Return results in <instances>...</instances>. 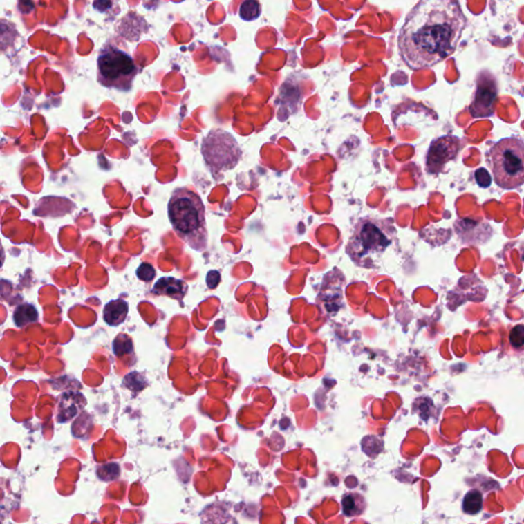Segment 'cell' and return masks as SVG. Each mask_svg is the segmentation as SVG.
Instances as JSON below:
<instances>
[{
  "label": "cell",
  "instance_id": "5b68a950",
  "mask_svg": "<svg viewBox=\"0 0 524 524\" xmlns=\"http://www.w3.org/2000/svg\"><path fill=\"white\" fill-rule=\"evenodd\" d=\"M138 73L135 64L129 53L108 44L97 59V79L103 86L127 91Z\"/></svg>",
  "mask_w": 524,
  "mask_h": 524
},
{
  "label": "cell",
  "instance_id": "4fadbf2b",
  "mask_svg": "<svg viewBox=\"0 0 524 524\" xmlns=\"http://www.w3.org/2000/svg\"><path fill=\"white\" fill-rule=\"evenodd\" d=\"M261 4L257 0H245L240 6L238 15L244 21H254L261 16Z\"/></svg>",
  "mask_w": 524,
  "mask_h": 524
},
{
  "label": "cell",
  "instance_id": "9c48e42d",
  "mask_svg": "<svg viewBox=\"0 0 524 524\" xmlns=\"http://www.w3.org/2000/svg\"><path fill=\"white\" fill-rule=\"evenodd\" d=\"M129 303L124 300H112L104 308V319L108 325L119 326L127 319Z\"/></svg>",
  "mask_w": 524,
  "mask_h": 524
},
{
  "label": "cell",
  "instance_id": "7a4b0ae2",
  "mask_svg": "<svg viewBox=\"0 0 524 524\" xmlns=\"http://www.w3.org/2000/svg\"><path fill=\"white\" fill-rule=\"evenodd\" d=\"M168 216L176 235L194 250H205L208 234L205 206L201 198L187 187L174 189L168 203Z\"/></svg>",
  "mask_w": 524,
  "mask_h": 524
},
{
  "label": "cell",
  "instance_id": "ac0fdd59",
  "mask_svg": "<svg viewBox=\"0 0 524 524\" xmlns=\"http://www.w3.org/2000/svg\"><path fill=\"white\" fill-rule=\"evenodd\" d=\"M510 343L516 348L524 346V326H516L510 333Z\"/></svg>",
  "mask_w": 524,
  "mask_h": 524
},
{
  "label": "cell",
  "instance_id": "3957f363",
  "mask_svg": "<svg viewBox=\"0 0 524 524\" xmlns=\"http://www.w3.org/2000/svg\"><path fill=\"white\" fill-rule=\"evenodd\" d=\"M389 225L373 219H362L347 245V253L357 265L373 268L391 243Z\"/></svg>",
  "mask_w": 524,
  "mask_h": 524
},
{
  "label": "cell",
  "instance_id": "d6986e66",
  "mask_svg": "<svg viewBox=\"0 0 524 524\" xmlns=\"http://www.w3.org/2000/svg\"><path fill=\"white\" fill-rule=\"evenodd\" d=\"M475 180L477 185L481 187H489L492 184V178L485 168H479L475 171Z\"/></svg>",
  "mask_w": 524,
  "mask_h": 524
},
{
  "label": "cell",
  "instance_id": "9a60e30c",
  "mask_svg": "<svg viewBox=\"0 0 524 524\" xmlns=\"http://www.w3.org/2000/svg\"><path fill=\"white\" fill-rule=\"evenodd\" d=\"M120 474V468L118 464L110 463L101 466L97 469V476L104 481L115 480Z\"/></svg>",
  "mask_w": 524,
  "mask_h": 524
},
{
  "label": "cell",
  "instance_id": "52a82bcc",
  "mask_svg": "<svg viewBox=\"0 0 524 524\" xmlns=\"http://www.w3.org/2000/svg\"><path fill=\"white\" fill-rule=\"evenodd\" d=\"M460 142L451 135L442 136L432 142L427 154V169L431 174H438L447 162L455 159L459 152Z\"/></svg>",
  "mask_w": 524,
  "mask_h": 524
},
{
  "label": "cell",
  "instance_id": "7c38bea8",
  "mask_svg": "<svg viewBox=\"0 0 524 524\" xmlns=\"http://www.w3.org/2000/svg\"><path fill=\"white\" fill-rule=\"evenodd\" d=\"M483 509V496L479 492L470 491L463 500V510L467 514L473 515L480 512Z\"/></svg>",
  "mask_w": 524,
  "mask_h": 524
},
{
  "label": "cell",
  "instance_id": "277c9868",
  "mask_svg": "<svg viewBox=\"0 0 524 524\" xmlns=\"http://www.w3.org/2000/svg\"><path fill=\"white\" fill-rule=\"evenodd\" d=\"M494 178L498 187L513 189L524 184V142L503 138L491 150Z\"/></svg>",
  "mask_w": 524,
  "mask_h": 524
},
{
  "label": "cell",
  "instance_id": "6da1fadb",
  "mask_svg": "<svg viewBox=\"0 0 524 524\" xmlns=\"http://www.w3.org/2000/svg\"><path fill=\"white\" fill-rule=\"evenodd\" d=\"M465 27L458 0H420L398 36L402 59L412 70L433 67L453 55Z\"/></svg>",
  "mask_w": 524,
  "mask_h": 524
},
{
  "label": "cell",
  "instance_id": "8992f818",
  "mask_svg": "<svg viewBox=\"0 0 524 524\" xmlns=\"http://www.w3.org/2000/svg\"><path fill=\"white\" fill-rule=\"evenodd\" d=\"M202 154L211 170L216 172L235 167L241 158V150L231 134L212 131L204 138Z\"/></svg>",
  "mask_w": 524,
  "mask_h": 524
},
{
  "label": "cell",
  "instance_id": "2e32d148",
  "mask_svg": "<svg viewBox=\"0 0 524 524\" xmlns=\"http://www.w3.org/2000/svg\"><path fill=\"white\" fill-rule=\"evenodd\" d=\"M125 386L129 387L132 391H140L147 386L146 380L142 375L138 372L131 373L124 378Z\"/></svg>",
  "mask_w": 524,
  "mask_h": 524
},
{
  "label": "cell",
  "instance_id": "ffe728a7",
  "mask_svg": "<svg viewBox=\"0 0 524 524\" xmlns=\"http://www.w3.org/2000/svg\"><path fill=\"white\" fill-rule=\"evenodd\" d=\"M221 281V274L216 270H211L207 274V285L209 288L213 289L218 285Z\"/></svg>",
  "mask_w": 524,
  "mask_h": 524
},
{
  "label": "cell",
  "instance_id": "30bf717a",
  "mask_svg": "<svg viewBox=\"0 0 524 524\" xmlns=\"http://www.w3.org/2000/svg\"><path fill=\"white\" fill-rule=\"evenodd\" d=\"M365 508V500L359 494H347L342 498V510L346 516L362 514Z\"/></svg>",
  "mask_w": 524,
  "mask_h": 524
},
{
  "label": "cell",
  "instance_id": "8fae6325",
  "mask_svg": "<svg viewBox=\"0 0 524 524\" xmlns=\"http://www.w3.org/2000/svg\"><path fill=\"white\" fill-rule=\"evenodd\" d=\"M37 319V310L32 304H21L15 310L14 321L19 328L24 327V326L29 325V324L35 323Z\"/></svg>",
  "mask_w": 524,
  "mask_h": 524
},
{
  "label": "cell",
  "instance_id": "44dd1931",
  "mask_svg": "<svg viewBox=\"0 0 524 524\" xmlns=\"http://www.w3.org/2000/svg\"><path fill=\"white\" fill-rule=\"evenodd\" d=\"M93 6L99 12H105L106 10L111 8V1L110 0H95Z\"/></svg>",
  "mask_w": 524,
  "mask_h": 524
},
{
  "label": "cell",
  "instance_id": "ba28073f",
  "mask_svg": "<svg viewBox=\"0 0 524 524\" xmlns=\"http://www.w3.org/2000/svg\"><path fill=\"white\" fill-rule=\"evenodd\" d=\"M187 290V286L184 281L178 280L171 277H164L157 281L153 288V293L157 295L169 296L176 300H182Z\"/></svg>",
  "mask_w": 524,
  "mask_h": 524
},
{
  "label": "cell",
  "instance_id": "e0dca14e",
  "mask_svg": "<svg viewBox=\"0 0 524 524\" xmlns=\"http://www.w3.org/2000/svg\"><path fill=\"white\" fill-rule=\"evenodd\" d=\"M136 276H138L140 280L144 281V282H151L155 278V276H156V270H155V268L150 263L144 262L136 270Z\"/></svg>",
  "mask_w": 524,
  "mask_h": 524
},
{
  "label": "cell",
  "instance_id": "7402d4cb",
  "mask_svg": "<svg viewBox=\"0 0 524 524\" xmlns=\"http://www.w3.org/2000/svg\"><path fill=\"white\" fill-rule=\"evenodd\" d=\"M523 259H524V254H523Z\"/></svg>",
  "mask_w": 524,
  "mask_h": 524
},
{
  "label": "cell",
  "instance_id": "5bb4252c",
  "mask_svg": "<svg viewBox=\"0 0 524 524\" xmlns=\"http://www.w3.org/2000/svg\"><path fill=\"white\" fill-rule=\"evenodd\" d=\"M113 349H114V353L117 357H122L124 355H131L133 351V345H132V341L129 336L121 334L114 340Z\"/></svg>",
  "mask_w": 524,
  "mask_h": 524
}]
</instances>
